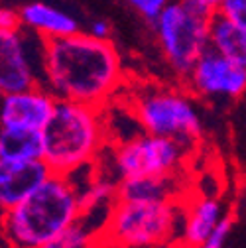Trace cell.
I'll return each instance as SVG.
<instances>
[{"label": "cell", "instance_id": "7402d4cb", "mask_svg": "<svg viewBox=\"0 0 246 248\" xmlns=\"http://www.w3.org/2000/svg\"><path fill=\"white\" fill-rule=\"evenodd\" d=\"M14 28H20L18 10L12 6L0 4V30H14Z\"/></svg>", "mask_w": 246, "mask_h": 248}, {"label": "cell", "instance_id": "d6986e66", "mask_svg": "<svg viewBox=\"0 0 246 248\" xmlns=\"http://www.w3.org/2000/svg\"><path fill=\"white\" fill-rule=\"evenodd\" d=\"M232 215H223V219L217 223V227H215L211 231V234L197 246V248H223L229 234H231V229H232Z\"/></svg>", "mask_w": 246, "mask_h": 248}, {"label": "cell", "instance_id": "3957f363", "mask_svg": "<svg viewBox=\"0 0 246 248\" xmlns=\"http://www.w3.org/2000/svg\"><path fill=\"white\" fill-rule=\"evenodd\" d=\"M44 156L51 173L67 175L87 168L107 144L103 108L55 99L53 112L42 128Z\"/></svg>", "mask_w": 246, "mask_h": 248}, {"label": "cell", "instance_id": "484cf974", "mask_svg": "<svg viewBox=\"0 0 246 248\" xmlns=\"http://www.w3.org/2000/svg\"><path fill=\"white\" fill-rule=\"evenodd\" d=\"M97 248H118V246H110V244H97Z\"/></svg>", "mask_w": 246, "mask_h": 248}, {"label": "cell", "instance_id": "4fadbf2b", "mask_svg": "<svg viewBox=\"0 0 246 248\" xmlns=\"http://www.w3.org/2000/svg\"><path fill=\"white\" fill-rule=\"evenodd\" d=\"M223 203L213 197H201L197 199L187 215L183 219V231L179 234V240L187 248H197L217 227V223L223 219Z\"/></svg>", "mask_w": 246, "mask_h": 248}, {"label": "cell", "instance_id": "277c9868", "mask_svg": "<svg viewBox=\"0 0 246 248\" xmlns=\"http://www.w3.org/2000/svg\"><path fill=\"white\" fill-rule=\"evenodd\" d=\"M181 209L177 201H118L114 199L99 244L118 248H152L177 240Z\"/></svg>", "mask_w": 246, "mask_h": 248}, {"label": "cell", "instance_id": "d4e9b609", "mask_svg": "<svg viewBox=\"0 0 246 248\" xmlns=\"http://www.w3.org/2000/svg\"><path fill=\"white\" fill-rule=\"evenodd\" d=\"M201 2H203V4H207L211 10H217V8H219V4L223 2V0H201Z\"/></svg>", "mask_w": 246, "mask_h": 248}, {"label": "cell", "instance_id": "cb8c5ba5", "mask_svg": "<svg viewBox=\"0 0 246 248\" xmlns=\"http://www.w3.org/2000/svg\"><path fill=\"white\" fill-rule=\"evenodd\" d=\"M152 248H187L181 240H169V242H164V244H158V246H152Z\"/></svg>", "mask_w": 246, "mask_h": 248}, {"label": "cell", "instance_id": "2e32d148", "mask_svg": "<svg viewBox=\"0 0 246 248\" xmlns=\"http://www.w3.org/2000/svg\"><path fill=\"white\" fill-rule=\"evenodd\" d=\"M44 140L42 130L20 128V126H0V160H42Z\"/></svg>", "mask_w": 246, "mask_h": 248}, {"label": "cell", "instance_id": "5bb4252c", "mask_svg": "<svg viewBox=\"0 0 246 248\" xmlns=\"http://www.w3.org/2000/svg\"><path fill=\"white\" fill-rule=\"evenodd\" d=\"M118 201H177V177H122L116 181Z\"/></svg>", "mask_w": 246, "mask_h": 248}, {"label": "cell", "instance_id": "9c48e42d", "mask_svg": "<svg viewBox=\"0 0 246 248\" xmlns=\"http://www.w3.org/2000/svg\"><path fill=\"white\" fill-rule=\"evenodd\" d=\"M40 85L32 67L26 30H0V97Z\"/></svg>", "mask_w": 246, "mask_h": 248}, {"label": "cell", "instance_id": "5b68a950", "mask_svg": "<svg viewBox=\"0 0 246 248\" xmlns=\"http://www.w3.org/2000/svg\"><path fill=\"white\" fill-rule=\"evenodd\" d=\"M215 10L201 0H169L152 22L160 49L177 73L185 79L195 59L209 46V22Z\"/></svg>", "mask_w": 246, "mask_h": 248}, {"label": "cell", "instance_id": "9a60e30c", "mask_svg": "<svg viewBox=\"0 0 246 248\" xmlns=\"http://www.w3.org/2000/svg\"><path fill=\"white\" fill-rule=\"evenodd\" d=\"M209 47L246 65V28L215 12L209 22Z\"/></svg>", "mask_w": 246, "mask_h": 248}, {"label": "cell", "instance_id": "7c38bea8", "mask_svg": "<svg viewBox=\"0 0 246 248\" xmlns=\"http://www.w3.org/2000/svg\"><path fill=\"white\" fill-rule=\"evenodd\" d=\"M20 26L26 32H34L40 40L63 38L79 32V22L65 10L46 2H28L18 10Z\"/></svg>", "mask_w": 246, "mask_h": 248}, {"label": "cell", "instance_id": "52a82bcc", "mask_svg": "<svg viewBox=\"0 0 246 248\" xmlns=\"http://www.w3.org/2000/svg\"><path fill=\"white\" fill-rule=\"evenodd\" d=\"M189 148L173 138L140 134L112 150L118 179L122 177H166L175 175Z\"/></svg>", "mask_w": 246, "mask_h": 248}, {"label": "cell", "instance_id": "44dd1931", "mask_svg": "<svg viewBox=\"0 0 246 248\" xmlns=\"http://www.w3.org/2000/svg\"><path fill=\"white\" fill-rule=\"evenodd\" d=\"M126 2L146 20V22H154L158 16H160V12L164 10V6L169 2V0H126Z\"/></svg>", "mask_w": 246, "mask_h": 248}, {"label": "cell", "instance_id": "ac0fdd59", "mask_svg": "<svg viewBox=\"0 0 246 248\" xmlns=\"http://www.w3.org/2000/svg\"><path fill=\"white\" fill-rule=\"evenodd\" d=\"M77 199H79L81 213L99 209V207H108L116 199V181L112 179L89 181L83 189H77Z\"/></svg>", "mask_w": 246, "mask_h": 248}, {"label": "cell", "instance_id": "8992f818", "mask_svg": "<svg viewBox=\"0 0 246 248\" xmlns=\"http://www.w3.org/2000/svg\"><path fill=\"white\" fill-rule=\"evenodd\" d=\"M132 110L144 132L154 136L173 138L187 146L203 134V122L193 101L181 91L152 89L132 101Z\"/></svg>", "mask_w": 246, "mask_h": 248}, {"label": "cell", "instance_id": "6da1fadb", "mask_svg": "<svg viewBox=\"0 0 246 248\" xmlns=\"http://www.w3.org/2000/svg\"><path fill=\"white\" fill-rule=\"evenodd\" d=\"M44 42L46 89L55 99L103 108L124 83L122 57L110 40L87 32Z\"/></svg>", "mask_w": 246, "mask_h": 248}, {"label": "cell", "instance_id": "e0dca14e", "mask_svg": "<svg viewBox=\"0 0 246 248\" xmlns=\"http://www.w3.org/2000/svg\"><path fill=\"white\" fill-rule=\"evenodd\" d=\"M99 244V231L91 223V217L81 213L77 219L49 238L42 248H97Z\"/></svg>", "mask_w": 246, "mask_h": 248}, {"label": "cell", "instance_id": "603a6c76", "mask_svg": "<svg viewBox=\"0 0 246 248\" xmlns=\"http://www.w3.org/2000/svg\"><path fill=\"white\" fill-rule=\"evenodd\" d=\"M87 34H91L93 38H99V40H110L112 26H110L108 20H105V18H97V20L91 22Z\"/></svg>", "mask_w": 246, "mask_h": 248}, {"label": "cell", "instance_id": "8fae6325", "mask_svg": "<svg viewBox=\"0 0 246 248\" xmlns=\"http://www.w3.org/2000/svg\"><path fill=\"white\" fill-rule=\"evenodd\" d=\"M49 173L44 160H0V215L32 193Z\"/></svg>", "mask_w": 246, "mask_h": 248}, {"label": "cell", "instance_id": "7a4b0ae2", "mask_svg": "<svg viewBox=\"0 0 246 248\" xmlns=\"http://www.w3.org/2000/svg\"><path fill=\"white\" fill-rule=\"evenodd\" d=\"M81 215L77 185L49 173L18 205L0 215V232L12 248H42Z\"/></svg>", "mask_w": 246, "mask_h": 248}, {"label": "cell", "instance_id": "ffe728a7", "mask_svg": "<svg viewBox=\"0 0 246 248\" xmlns=\"http://www.w3.org/2000/svg\"><path fill=\"white\" fill-rule=\"evenodd\" d=\"M215 12L246 28V0H223Z\"/></svg>", "mask_w": 246, "mask_h": 248}, {"label": "cell", "instance_id": "30bf717a", "mask_svg": "<svg viewBox=\"0 0 246 248\" xmlns=\"http://www.w3.org/2000/svg\"><path fill=\"white\" fill-rule=\"evenodd\" d=\"M53 107L55 97L42 85L10 93L4 95L0 103V126L42 130L53 112Z\"/></svg>", "mask_w": 246, "mask_h": 248}, {"label": "cell", "instance_id": "ba28073f", "mask_svg": "<svg viewBox=\"0 0 246 248\" xmlns=\"http://www.w3.org/2000/svg\"><path fill=\"white\" fill-rule=\"evenodd\" d=\"M183 81L199 97L238 99L246 89V65L236 63L207 46Z\"/></svg>", "mask_w": 246, "mask_h": 248}]
</instances>
